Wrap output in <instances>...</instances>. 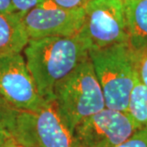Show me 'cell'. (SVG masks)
<instances>
[{
    "label": "cell",
    "mask_w": 147,
    "mask_h": 147,
    "mask_svg": "<svg viewBox=\"0 0 147 147\" xmlns=\"http://www.w3.org/2000/svg\"><path fill=\"white\" fill-rule=\"evenodd\" d=\"M3 147H24L21 146L19 142L16 141L14 137H12L11 135H10L9 137L7 138L6 142H4Z\"/></svg>",
    "instance_id": "ac0fdd59"
},
{
    "label": "cell",
    "mask_w": 147,
    "mask_h": 147,
    "mask_svg": "<svg viewBox=\"0 0 147 147\" xmlns=\"http://www.w3.org/2000/svg\"><path fill=\"white\" fill-rule=\"evenodd\" d=\"M115 147H147V128L137 130L131 137Z\"/></svg>",
    "instance_id": "5bb4252c"
},
{
    "label": "cell",
    "mask_w": 147,
    "mask_h": 147,
    "mask_svg": "<svg viewBox=\"0 0 147 147\" xmlns=\"http://www.w3.org/2000/svg\"><path fill=\"white\" fill-rule=\"evenodd\" d=\"M84 8L65 9L50 0L32 9L22 17L30 39L46 37L72 36L83 26Z\"/></svg>",
    "instance_id": "ba28073f"
},
{
    "label": "cell",
    "mask_w": 147,
    "mask_h": 147,
    "mask_svg": "<svg viewBox=\"0 0 147 147\" xmlns=\"http://www.w3.org/2000/svg\"><path fill=\"white\" fill-rule=\"evenodd\" d=\"M88 53L103 91L105 107L127 112L137 79L136 52L129 43H119Z\"/></svg>",
    "instance_id": "3957f363"
},
{
    "label": "cell",
    "mask_w": 147,
    "mask_h": 147,
    "mask_svg": "<svg viewBox=\"0 0 147 147\" xmlns=\"http://www.w3.org/2000/svg\"><path fill=\"white\" fill-rule=\"evenodd\" d=\"M136 52V73L137 79L147 88V48Z\"/></svg>",
    "instance_id": "4fadbf2b"
},
{
    "label": "cell",
    "mask_w": 147,
    "mask_h": 147,
    "mask_svg": "<svg viewBox=\"0 0 147 147\" xmlns=\"http://www.w3.org/2000/svg\"><path fill=\"white\" fill-rule=\"evenodd\" d=\"M127 112L138 127L147 128V88L136 79Z\"/></svg>",
    "instance_id": "8fae6325"
},
{
    "label": "cell",
    "mask_w": 147,
    "mask_h": 147,
    "mask_svg": "<svg viewBox=\"0 0 147 147\" xmlns=\"http://www.w3.org/2000/svg\"><path fill=\"white\" fill-rule=\"evenodd\" d=\"M140 128L127 112L105 107L74 129L79 147H115Z\"/></svg>",
    "instance_id": "8992f818"
},
{
    "label": "cell",
    "mask_w": 147,
    "mask_h": 147,
    "mask_svg": "<svg viewBox=\"0 0 147 147\" xmlns=\"http://www.w3.org/2000/svg\"><path fill=\"white\" fill-rule=\"evenodd\" d=\"M19 110L13 106L0 95V128L5 129L11 133L13 129Z\"/></svg>",
    "instance_id": "7c38bea8"
},
{
    "label": "cell",
    "mask_w": 147,
    "mask_h": 147,
    "mask_svg": "<svg viewBox=\"0 0 147 147\" xmlns=\"http://www.w3.org/2000/svg\"><path fill=\"white\" fill-rule=\"evenodd\" d=\"M0 12L1 13L15 12L11 0H0Z\"/></svg>",
    "instance_id": "e0dca14e"
},
{
    "label": "cell",
    "mask_w": 147,
    "mask_h": 147,
    "mask_svg": "<svg viewBox=\"0 0 147 147\" xmlns=\"http://www.w3.org/2000/svg\"><path fill=\"white\" fill-rule=\"evenodd\" d=\"M47 0H11L15 12L21 14L22 17L27 12L43 3Z\"/></svg>",
    "instance_id": "9a60e30c"
},
{
    "label": "cell",
    "mask_w": 147,
    "mask_h": 147,
    "mask_svg": "<svg viewBox=\"0 0 147 147\" xmlns=\"http://www.w3.org/2000/svg\"><path fill=\"white\" fill-rule=\"evenodd\" d=\"M11 135L24 147H79L53 99L36 111H19Z\"/></svg>",
    "instance_id": "277c9868"
},
{
    "label": "cell",
    "mask_w": 147,
    "mask_h": 147,
    "mask_svg": "<svg viewBox=\"0 0 147 147\" xmlns=\"http://www.w3.org/2000/svg\"><path fill=\"white\" fill-rule=\"evenodd\" d=\"M79 32L91 50L129 43L123 3L120 0H90Z\"/></svg>",
    "instance_id": "5b68a950"
},
{
    "label": "cell",
    "mask_w": 147,
    "mask_h": 147,
    "mask_svg": "<svg viewBox=\"0 0 147 147\" xmlns=\"http://www.w3.org/2000/svg\"><path fill=\"white\" fill-rule=\"evenodd\" d=\"M53 100L71 131L105 108V96L88 57L55 86Z\"/></svg>",
    "instance_id": "7a4b0ae2"
},
{
    "label": "cell",
    "mask_w": 147,
    "mask_h": 147,
    "mask_svg": "<svg viewBox=\"0 0 147 147\" xmlns=\"http://www.w3.org/2000/svg\"><path fill=\"white\" fill-rule=\"evenodd\" d=\"M55 5L65 9L84 8L90 0H50Z\"/></svg>",
    "instance_id": "2e32d148"
},
{
    "label": "cell",
    "mask_w": 147,
    "mask_h": 147,
    "mask_svg": "<svg viewBox=\"0 0 147 147\" xmlns=\"http://www.w3.org/2000/svg\"><path fill=\"white\" fill-rule=\"evenodd\" d=\"M120 1H122V2H123V1H125V0H120Z\"/></svg>",
    "instance_id": "ffe728a7"
},
{
    "label": "cell",
    "mask_w": 147,
    "mask_h": 147,
    "mask_svg": "<svg viewBox=\"0 0 147 147\" xmlns=\"http://www.w3.org/2000/svg\"><path fill=\"white\" fill-rule=\"evenodd\" d=\"M11 135L9 131H7L5 129L0 128V147H3L4 142H6L7 138Z\"/></svg>",
    "instance_id": "d6986e66"
},
{
    "label": "cell",
    "mask_w": 147,
    "mask_h": 147,
    "mask_svg": "<svg viewBox=\"0 0 147 147\" xmlns=\"http://www.w3.org/2000/svg\"><path fill=\"white\" fill-rule=\"evenodd\" d=\"M29 40L21 14L0 12V56L21 53Z\"/></svg>",
    "instance_id": "9c48e42d"
},
{
    "label": "cell",
    "mask_w": 147,
    "mask_h": 147,
    "mask_svg": "<svg viewBox=\"0 0 147 147\" xmlns=\"http://www.w3.org/2000/svg\"><path fill=\"white\" fill-rule=\"evenodd\" d=\"M0 95L19 111H36L47 100L39 94L24 56H0Z\"/></svg>",
    "instance_id": "52a82bcc"
},
{
    "label": "cell",
    "mask_w": 147,
    "mask_h": 147,
    "mask_svg": "<svg viewBox=\"0 0 147 147\" xmlns=\"http://www.w3.org/2000/svg\"><path fill=\"white\" fill-rule=\"evenodd\" d=\"M129 44L134 51L147 48V0L123 2Z\"/></svg>",
    "instance_id": "30bf717a"
},
{
    "label": "cell",
    "mask_w": 147,
    "mask_h": 147,
    "mask_svg": "<svg viewBox=\"0 0 147 147\" xmlns=\"http://www.w3.org/2000/svg\"><path fill=\"white\" fill-rule=\"evenodd\" d=\"M89 48L79 33L72 36L30 39L23 53L28 69L43 99H53L55 86L84 60Z\"/></svg>",
    "instance_id": "6da1fadb"
}]
</instances>
